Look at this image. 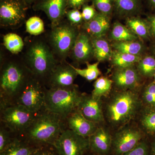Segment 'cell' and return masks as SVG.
<instances>
[{
    "label": "cell",
    "instance_id": "1",
    "mask_svg": "<svg viewBox=\"0 0 155 155\" xmlns=\"http://www.w3.org/2000/svg\"><path fill=\"white\" fill-rule=\"evenodd\" d=\"M67 128L65 119L45 108L39 112L29 127L17 137L35 146H53Z\"/></svg>",
    "mask_w": 155,
    "mask_h": 155
},
{
    "label": "cell",
    "instance_id": "2",
    "mask_svg": "<svg viewBox=\"0 0 155 155\" xmlns=\"http://www.w3.org/2000/svg\"><path fill=\"white\" fill-rule=\"evenodd\" d=\"M31 76L27 67L16 63H9L3 67L0 80V109L16 104Z\"/></svg>",
    "mask_w": 155,
    "mask_h": 155
},
{
    "label": "cell",
    "instance_id": "3",
    "mask_svg": "<svg viewBox=\"0 0 155 155\" xmlns=\"http://www.w3.org/2000/svg\"><path fill=\"white\" fill-rule=\"evenodd\" d=\"M84 94L81 93L77 86L74 84L63 88L46 87L45 108L65 119L69 114L77 110Z\"/></svg>",
    "mask_w": 155,
    "mask_h": 155
},
{
    "label": "cell",
    "instance_id": "4",
    "mask_svg": "<svg viewBox=\"0 0 155 155\" xmlns=\"http://www.w3.org/2000/svg\"><path fill=\"white\" fill-rule=\"evenodd\" d=\"M139 105L138 96L135 92L129 90L119 92L107 106L108 119L116 126L124 125L134 117Z\"/></svg>",
    "mask_w": 155,
    "mask_h": 155
},
{
    "label": "cell",
    "instance_id": "5",
    "mask_svg": "<svg viewBox=\"0 0 155 155\" xmlns=\"http://www.w3.org/2000/svg\"><path fill=\"white\" fill-rule=\"evenodd\" d=\"M27 69L33 77L39 81H47L56 66L52 54L46 45L38 42L31 47L28 53Z\"/></svg>",
    "mask_w": 155,
    "mask_h": 155
},
{
    "label": "cell",
    "instance_id": "6",
    "mask_svg": "<svg viewBox=\"0 0 155 155\" xmlns=\"http://www.w3.org/2000/svg\"><path fill=\"white\" fill-rule=\"evenodd\" d=\"M38 113L29 110L21 105H11L0 109L1 123L18 136L29 127Z\"/></svg>",
    "mask_w": 155,
    "mask_h": 155
},
{
    "label": "cell",
    "instance_id": "7",
    "mask_svg": "<svg viewBox=\"0 0 155 155\" xmlns=\"http://www.w3.org/2000/svg\"><path fill=\"white\" fill-rule=\"evenodd\" d=\"M45 85L32 75L15 104L24 106L34 113H38L45 108Z\"/></svg>",
    "mask_w": 155,
    "mask_h": 155
},
{
    "label": "cell",
    "instance_id": "8",
    "mask_svg": "<svg viewBox=\"0 0 155 155\" xmlns=\"http://www.w3.org/2000/svg\"><path fill=\"white\" fill-rule=\"evenodd\" d=\"M58 155H84L89 149V137L65 129L53 145Z\"/></svg>",
    "mask_w": 155,
    "mask_h": 155
},
{
    "label": "cell",
    "instance_id": "9",
    "mask_svg": "<svg viewBox=\"0 0 155 155\" xmlns=\"http://www.w3.org/2000/svg\"><path fill=\"white\" fill-rule=\"evenodd\" d=\"M78 35L72 25H56L51 34V41L57 53L62 57L67 56L72 50Z\"/></svg>",
    "mask_w": 155,
    "mask_h": 155
},
{
    "label": "cell",
    "instance_id": "10",
    "mask_svg": "<svg viewBox=\"0 0 155 155\" xmlns=\"http://www.w3.org/2000/svg\"><path fill=\"white\" fill-rule=\"evenodd\" d=\"M27 4L23 0H1L0 19L5 25H15L25 18Z\"/></svg>",
    "mask_w": 155,
    "mask_h": 155
},
{
    "label": "cell",
    "instance_id": "11",
    "mask_svg": "<svg viewBox=\"0 0 155 155\" xmlns=\"http://www.w3.org/2000/svg\"><path fill=\"white\" fill-rule=\"evenodd\" d=\"M142 137L140 132L134 128H125L119 131L113 140L115 153L122 155L133 149L140 143Z\"/></svg>",
    "mask_w": 155,
    "mask_h": 155
},
{
    "label": "cell",
    "instance_id": "12",
    "mask_svg": "<svg viewBox=\"0 0 155 155\" xmlns=\"http://www.w3.org/2000/svg\"><path fill=\"white\" fill-rule=\"evenodd\" d=\"M77 73L70 65H57L48 78V88L69 87L74 85Z\"/></svg>",
    "mask_w": 155,
    "mask_h": 155
},
{
    "label": "cell",
    "instance_id": "13",
    "mask_svg": "<svg viewBox=\"0 0 155 155\" xmlns=\"http://www.w3.org/2000/svg\"><path fill=\"white\" fill-rule=\"evenodd\" d=\"M86 119L97 124L104 120L101 98L84 94L78 108Z\"/></svg>",
    "mask_w": 155,
    "mask_h": 155
},
{
    "label": "cell",
    "instance_id": "14",
    "mask_svg": "<svg viewBox=\"0 0 155 155\" xmlns=\"http://www.w3.org/2000/svg\"><path fill=\"white\" fill-rule=\"evenodd\" d=\"M65 121L68 129L83 137H89L98 127L97 124L86 119L78 109L69 114Z\"/></svg>",
    "mask_w": 155,
    "mask_h": 155
},
{
    "label": "cell",
    "instance_id": "15",
    "mask_svg": "<svg viewBox=\"0 0 155 155\" xmlns=\"http://www.w3.org/2000/svg\"><path fill=\"white\" fill-rule=\"evenodd\" d=\"M67 4L68 0H39L33 8L44 11L56 26L66 13Z\"/></svg>",
    "mask_w": 155,
    "mask_h": 155
},
{
    "label": "cell",
    "instance_id": "16",
    "mask_svg": "<svg viewBox=\"0 0 155 155\" xmlns=\"http://www.w3.org/2000/svg\"><path fill=\"white\" fill-rule=\"evenodd\" d=\"M113 81L119 89L123 91L132 90L139 84L140 74L133 67L118 68L113 74Z\"/></svg>",
    "mask_w": 155,
    "mask_h": 155
},
{
    "label": "cell",
    "instance_id": "17",
    "mask_svg": "<svg viewBox=\"0 0 155 155\" xmlns=\"http://www.w3.org/2000/svg\"><path fill=\"white\" fill-rule=\"evenodd\" d=\"M113 140L110 134L105 128L98 127L89 137V149L96 154L107 155L112 147Z\"/></svg>",
    "mask_w": 155,
    "mask_h": 155
},
{
    "label": "cell",
    "instance_id": "18",
    "mask_svg": "<svg viewBox=\"0 0 155 155\" xmlns=\"http://www.w3.org/2000/svg\"><path fill=\"white\" fill-rule=\"evenodd\" d=\"M72 54L78 62H85L94 55L91 38L87 34L81 32L78 35L73 47Z\"/></svg>",
    "mask_w": 155,
    "mask_h": 155
},
{
    "label": "cell",
    "instance_id": "19",
    "mask_svg": "<svg viewBox=\"0 0 155 155\" xmlns=\"http://www.w3.org/2000/svg\"><path fill=\"white\" fill-rule=\"evenodd\" d=\"M110 27V17L100 13L84 25L87 33L92 38L103 37Z\"/></svg>",
    "mask_w": 155,
    "mask_h": 155
},
{
    "label": "cell",
    "instance_id": "20",
    "mask_svg": "<svg viewBox=\"0 0 155 155\" xmlns=\"http://www.w3.org/2000/svg\"><path fill=\"white\" fill-rule=\"evenodd\" d=\"M41 147L33 145L15 136L8 147L0 155H32Z\"/></svg>",
    "mask_w": 155,
    "mask_h": 155
},
{
    "label": "cell",
    "instance_id": "21",
    "mask_svg": "<svg viewBox=\"0 0 155 155\" xmlns=\"http://www.w3.org/2000/svg\"><path fill=\"white\" fill-rule=\"evenodd\" d=\"M114 11L119 16L132 17L142 10V0H114Z\"/></svg>",
    "mask_w": 155,
    "mask_h": 155
},
{
    "label": "cell",
    "instance_id": "22",
    "mask_svg": "<svg viewBox=\"0 0 155 155\" xmlns=\"http://www.w3.org/2000/svg\"><path fill=\"white\" fill-rule=\"evenodd\" d=\"M94 56L98 62L111 59L113 51L107 41L103 37L91 38Z\"/></svg>",
    "mask_w": 155,
    "mask_h": 155
},
{
    "label": "cell",
    "instance_id": "23",
    "mask_svg": "<svg viewBox=\"0 0 155 155\" xmlns=\"http://www.w3.org/2000/svg\"><path fill=\"white\" fill-rule=\"evenodd\" d=\"M126 23L127 27L138 37L143 39L150 38L149 25L146 19L132 16L126 18Z\"/></svg>",
    "mask_w": 155,
    "mask_h": 155
},
{
    "label": "cell",
    "instance_id": "24",
    "mask_svg": "<svg viewBox=\"0 0 155 155\" xmlns=\"http://www.w3.org/2000/svg\"><path fill=\"white\" fill-rule=\"evenodd\" d=\"M142 58L140 55H135L116 51H113L112 63L118 68L133 67V65L138 63Z\"/></svg>",
    "mask_w": 155,
    "mask_h": 155
},
{
    "label": "cell",
    "instance_id": "25",
    "mask_svg": "<svg viewBox=\"0 0 155 155\" xmlns=\"http://www.w3.org/2000/svg\"><path fill=\"white\" fill-rule=\"evenodd\" d=\"M110 37L112 39L117 42L136 41L138 38V37L127 26L118 22L114 23Z\"/></svg>",
    "mask_w": 155,
    "mask_h": 155
},
{
    "label": "cell",
    "instance_id": "26",
    "mask_svg": "<svg viewBox=\"0 0 155 155\" xmlns=\"http://www.w3.org/2000/svg\"><path fill=\"white\" fill-rule=\"evenodd\" d=\"M112 46L116 51L135 55L140 56L144 50L143 44L137 40L116 41L113 44Z\"/></svg>",
    "mask_w": 155,
    "mask_h": 155
},
{
    "label": "cell",
    "instance_id": "27",
    "mask_svg": "<svg viewBox=\"0 0 155 155\" xmlns=\"http://www.w3.org/2000/svg\"><path fill=\"white\" fill-rule=\"evenodd\" d=\"M137 70L140 75L146 78L153 77L155 73V56L147 55L137 63Z\"/></svg>",
    "mask_w": 155,
    "mask_h": 155
},
{
    "label": "cell",
    "instance_id": "28",
    "mask_svg": "<svg viewBox=\"0 0 155 155\" xmlns=\"http://www.w3.org/2000/svg\"><path fill=\"white\" fill-rule=\"evenodd\" d=\"M113 82V80L104 76L97 78L94 84L92 95L100 98L107 95L110 91Z\"/></svg>",
    "mask_w": 155,
    "mask_h": 155
},
{
    "label": "cell",
    "instance_id": "29",
    "mask_svg": "<svg viewBox=\"0 0 155 155\" xmlns=\"http://www.w3.org/2000/svg\"><path fill=\"white\" fill-rule=\"evenodd\" d=\"M6 48L13 54H17L22 51L24 43L22 38L15 33L8 34L3 38Z\"/></svg>",
    "mask_w": 155,
    "mask_h": 155
},
{
    "label": "cell",
    "instance_id": "30",
    "mask_svg": "<svg viewBox=\"0 0 155 155\" xmlns=\"http://www.w3.org/2000/svg\"><path fill=\"white\" fill-rule=\"evenodd\" d=\"M99 63L98 61L94 64H90L87 62L86 63V68L83 69L76 68L73 66L72 67L78 75H80L86 80L91 81L97 79L101 74V72L98 68Z\"/></svg>",
    "mask_w": 155,
    "mask_h": 155
},
{
    "label": "cell",
    "instance_id": "31",
    "mask_svg": "<svg viewBox=\"0 0 155 155\" xmlns=\"http://www.w3.org/2000/svg\"><path fill=\"white\" fill-rule=\"evenodd\" d=\"M26 30L31 35H39L44 31V24L39 17H31L26 21Z\"/></svg>",
    "mask_w": 155,
    "mask_h": 155
},
{
    "label": "cell",
    "instance_id": "32",
    "mask_svg": "<svg viewBox=\"0 0 155 155\" xmlns=\"http://www.w3.org/2000/svg\"><path fill=\"white\" fill-rule=\"evenodd\" d=\"M99 13L110 17L114 11V0H91Z\"/></svg>",
    "mask_w": 155,
    "mask_h": 155
},
{
    "label": "cell",
    "instance_id": "33",
    "mask_svg": "<svg viewBox=\"0 0 155 155\" xmlns=\"http://www.w3.org/2000/svg\"><path fill=\"white\" fill-rule=\"evenodd\" d=\"M15 136L7 127L1 123L0 126V154L11 143Z\"/></svg>",
    "mask_w": 155,
    "mask_h": 155
},
{
    "label": "cell",
    "instance_id": "34",
    "mask_svg": "<svg viewBox=\"0 0 155 155\" xmlns=\"http://www.w3.org/2000/svg\"><path fill=\"white\" fill-rule=\"evenodd\" d=\"M143 127L151 134H155V110L145 113L141 119Z\"/></svg>",
    "mask_w": 155,
    "mask_h": 155
},
{
    "label": "cell",
    "instance_id": "35",
    "mask_svg": "<svg viewBox=\"0 0 155 155\" xmlns=\"http://www.w3.org/2000/svg\"><path fill=\"white\" fill-rule=\"evenodd\" d=\"M143 97L145 102L148 105L155 108V83L154 81L145 89Z\"/></svg>",
    "mask_w": 155,
    "mask_h": 155
},
{
    "label": "cell",
    "instance_id": "36",
    "mask_svg": "<svg viewBox=\"0 0 155 155\" xmlns=\"http://www.w3.org/2000/svg\"><path fill=\"white\" fill-rule=\"evenodd\" d=\"M99 12L93 5H89L87 4L84 5L82 7V14L83 20L85 23L88 22L94 18Z\"/></svg>",
    "mask_w": 155,
    "mask_h": 155
},
{
    "label": "cell",
    "instance_id": "37",
    "mask_svg": "<svg viewBox=\"0 0 155 155\" xmlns=\"http://www.w3.org/2000/svg\"><path fill=\"white\" fill-rule=\"evenodd\" d=\"M66 13L68 20L74 25H78L83 21L81 13L78 11V9H72Z\"/></svg>",
    "mask_w": 155,
    "mask_h": 155
},
{
    "label": "cell",
    "instance_id": "38",
    "mask_svg": "<svg viewBox=\"0 0 155 155\" xmlns=\"http://www.w3.org/2000/svg\"><path fill=\"white\" fill-rule=\"evenodd\" d=\"M148 147L145 142L139 143L137 146L122 155H148Z\"/></svg>",
    "mask_w": 155,
    "mask_h": 155
},
{
    "label": "cell",
    "instance_id": "39",
    "mask_svg": "<svg viewBox=\"0 0 155 155\" xmlns=\"http://www.w3.org/2000/svg\"><path fill=\"white\" fill-rule=\"evenodd\" d=\"M146 19L149 25L150 37L155 40V12L147 16Z\"/></svg>",
    "mask_w": 155,
    "mask_h": 155
},
{
    "label": "cell",
    "instance_id": "40",
    "mask_svg": "<svg viewBox=\"0 0 155 155\" xmlns=\"http://www.w3.org/2000/svg\"><path fill=\"white\" fill-rule=\"evenodd\" d=\"M89 0H68L67 7L72 9L80 8L86 3Z\"/></svg>",
    "mask_w": 155,
    "mask_h": 155
},
{
    "label": "cell",
    "instance_id": "41",
    "mask_svg": "<svg viewBox=\"0 0 155 155\" xmlns=\"http://www.w3.org/2000/svg\"><path fill=\"white\" fill-rule=\"evenodd\" d=\"M47 146L42 147L32 155H58L55 149L54 150L48 149L47 148Z\"/></svg>",
    "mask_w": 155,
    "mask_h": 155
},
{
    "label": "cell",
    "instance_id": "42",
    "mask_svg": "<svg viewBox=\"0 0 155 155\" xmlns=\"http://www.w3.org/2000/svg\"><path fill=\"white\" fill-rule=\"evenodd\" d=\"M147 2L150 8L155 11V0H147Z\"/></svg>",
    "mask_w": 155,
    "mask_h": 155
},
{
    "label": "cell",
    "instance_id": "43",
    "mask_svg": "<svg viewBox=\"0 0 155 155\" xmlns=\"http://www.w3.org/2000/svg\"><path fill=\"white\" fill-rule=\"evenodd\" d=\"M27 5H31L32 3L35 2L38 0H23Z\"/></svg>",
    "mask_w": 155,
    "mask_h": 155
},
{
    "label": "cell",
    "instance_id": "44",
    "mask_svg": "<svg viewBox=\"0 0 155 155\" xmlns=\"http://www.w3.org/2000/svg\"><path fill=\"white\" fill-rule=\"evenodd\" d=\"M152 153L153 155H155V141L153 143L152 147Z\"/></svg>",
    "mask_w": 155,
    "mask_h": 155
},
{
    "label": "cell",
    "instance_id": "45",
    "mask_svg": "<svg viewBox=\"0 0 155 155\" xmlns=\"http://www.w3.org/2000/svg\"><path fill=\"white\" fill-rule=\"evenodd\" d=\"M152 50L153 54L155 56V43L153 45L152 49Z\"/></svg>",
    "mask_w": 155,
    "mask_h": 155
},
{
    "label": "cell",
    "instance_id": "46",
    "mask_svg": "<svg viewBox=\"0 0 155 155\" xmlns=\"http://www.w3.org/2000/svg\"><path fill=\"white\" fill-rule=\"evenodd\" d=\"M153 77L154 78V81H153L155 83V73Z\"/></svg>",
    "mask_w": 155,
    "mask_h": 155
}]
</instances>
